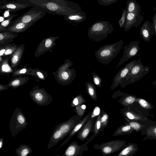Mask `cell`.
I'll use <instances>...</instances> for the list:
<instances>
[{"label": "cell", "instance_id": "cell-15", "mask_svg": "<svg viewBox=\"0 0 156 156\" xmlns=\"http://www.w3.org/2000/svg\"><path fill=\"white\" fill-rule=\"evenodd\" d=\"M136 60H134L130 62L121 69L115 76L111 86V89L113 90L120 85L121 83L126 77L127 73L135 65Z\"/></svg>", "mask_w": 156, "mask_h": 156}, {"label": "cell", "instance_id": "cell-12", "mask_svg": "<svg viewBox=\"0 0 156 156\" xmlns=\"http://www.w3.org/2000/svg\"><path fill=\"white\" fill-rule=\"evenodd\" d=\"M139 43L140 41H132L129 44L123 47V53L122 56L116 68H118L124 62L137 54L140 49Z\"/></svg>", "mask_w": 156, "mask_h": 156}, {"label": "cell", "instance_id": "cell-46", "mask_svg": "<svg viewBox=\"0 0 156 156\" xmlns=\"http://www.w3.org/2000/svg\"><path fill=\"white\" fill-rule=\"evenodd\" d=\"M101 110L100 107L98 106L95 107L94 109L92 112L91 115V118H94L97 117L99 115L101 112Z\"/></svg>", "mask_w": 156, "mask_h": 156}, {"label": "cell", "instance_id": "cell-16", "mask_svg": "<svg viewBox=\"0 0 156 156\" xmlns=\"http://www.w3.org/2000/svg\"><path fill=\"white\" fill-rule=\"evenodd\" d=\"M31 7V6L30 5L18 2L16 0L8 1L7 0H1L0 1V10H7L12 12Z\"/></svg>", "mask_w": 156, "mask_h": 156}, {"label": "cell", "instance_id": "cell-21", "mask_svg": "<svg viewBox=\"0 0 156 156\" xmlns=\"http://www.w3.org/2000/svg\"><path fill=\"white\" fill-rule=\"evenodd\" d=\"M92 111L90 112L88 114L82 118L81 120L73 129L69 134L68 137L59 146L56 151L67 143L71 138L82 127L85 123L91 118V116Z\"/></svg>", "mask_w": 156, "mask_h": 156}, {"label": "cell", "instance_id": "cell-41", "mask_svg": "<svg viewBox=\"0 0 156 156\" xmlns=\"http://www.w3.org/2000/svg\"><path fill=\"white\" fill-rule=\"evenodd\" d=\"M18 46L14 43H11L10 46L5 51L2 56L11 55L17 50Z\"/></svg>", "mask_w": 156, "mask_h": 156}, {"label": "cell", "instance_id": "cell-2", "mask_svg": "<svg viewBox=\"0 0 156 156\" xmlns=\"http://www.w3.org/2000/svg\"><path fill=\"white\" fill-rule=\"evenodd\" d=\"M122 40L104 45L96 50L95 56L99 62L105 65L109 64L119 53L123 45Z\"/></svg>", "mask_w": 156, "mask_h": 156}, {"label": "cell", "instance_id": "cell-8", "mask_svg": "<svg viewBox=\"0 0 156 156\" xmlns=\"http://www.w3.org/2000/svg\"><path fill=\"white\" fill-rule=\"evenodd\" d=\"M124 140H115L103 143L100 144H95L93 148L101 151L103 156L108 155L121 150L126 144Z\"/></svg>", "mask_w": 156, "mask_h": 156}, {"label": "cell", "instance_id": "cell-18", "mask_svg": "<svg viewBox=\"0 0 156 156\" xmlns=\"http://www.w3.org/2000/svg\"><path fill=\"white\" fill-rule=\"evenodd\" d=\"M97 117L91 118L78 132L77 138L81 141L86 139L89 134L93 132L95 120Z\"/></svg>", "mask_w": 156, "mask_h": 156}, {"label": "cell", "instance_id": "cell-34", "mask_svg": "<svg viewBox=\"0 0 156 156\" xmlns=\"http://www.w3.org/2000/svg\"><path fill=\"white\" fill-rule=\"evenodd\" d=\"M85 85L88 95L93 100L96 101L97 95L96 88L94 84L90 82H88L85 83Z\"/></svg>", "mask_w": 156, "mask_h": 156}, {"label": "cell", "instance_id": "cell-35", "mask_svg": "<svg viewBox=\"0 0 156 156\" xmlns=\"http://www.w3.org/2000/svg\"><path fill=\"white\" fill-rule=\"evenodd\" d=\"M32 69L24 66L19 69L17 67L15 68L12 73V77H14L16 76H23L28 75Z\"/></svg>", "mask_w": 156, "mask_h": 156}, {"label": "cell", "instance_id": "cell-40", "mask_svg": "<svg viewBox=\"0 0 156 156\" xmlns=\"http://www.w3.org/2000/svg\"><path fill=\"white\" fill-rule=\"evenodd\" d=\"M101 114L98 115L95 120L94 127L93 131V135L95 137L100 132L101 127V124L100 121Z\"/></svg>", "mask_w": 156, "mask_h": 156}, {"label": "cell", "instance_id": "cell-17", "mask_svg": "<svg viewBox=\"0 0 156 156\" xmlns=\"http://www.w3.org/2000/svg\"><path fill=\"white\" fill-rule=\"evenodd\" d=\"M113 98L120 97L118 102L124 107L133 105L136 103L137 96L133 94L124 93L120 90L115 92L112 97Z\"/></svg>", "mask_w": 156, "mask_h": 156}, {"label": "cell", "instance_id": "cell-55", "mask_svg": "<svg viewBox=\"0 0 156 156\" xmlns=\"http://www.w3.org/2000/svg\"><path fill=\"white\" fill-rule=\"evenodd\" d=\"M146 0V1H147V0Z\"/></svg>", "mask_w": 156, "mask_h": 156}, {"label": "cell", "instance_id": "cell-30", "mask_svg": "<svg viewBox=\"0 0 156 156\" xmlns=\"http://www.w3.org/2000/svg\"><path fill=\"white\" fill-rule=\"evenodd\" d=\"M64 19L70 23H79L83 22L87 18L86 14H76L64 16Z\"/></svg>", "mask_w": 156, "mask_h": 156}, {"label": "cell", "instance_id": "cell-51", "mask_svg": "<svg viewBox=\"0 0 156 156\" xmlns=\"http://www.w3.org/2000/svg\"><path fill=\"white\" fill-rule=\"evenodd\" d=\"M9 11L8 10V11L5 12L4 14V16L5 17H8V16L9 14Z\"/></svg>", "mask_w": 156, "mask_h": 156}, {"label": "cell", "instance_id": "cell-4", "mask_svg": "<svg viewBox=\"0 0 156 156\" xmlns=\"http://www.w3.org/2000/svg\"><path fill=\"white\" fill-rule=\"evenodd\" d=\"M73 64L69 59H66L56 71L53 72L52 74L58 83L65 86L74 80L76 77L75 70L73 68H70Z\"/></svg>", "mask_w": 156, "mask_h": 156}, {"label": "cell", "instance_id": "cell-24", "mask_svg": "<svg viewBox=\"0 0 156 156\" xmlns=\"http://www.w3.org/2000/svg\"><path fill=\"white\" fill-rule=\"evenodd\" d=\"M18 35L16 33L8 30L0 31V47L11 44Z\"/></svg>", "mask_w": 156, "mask_h": 156}, {"label": "cell", "instance_id": "cell-1", "mask_svg": "<svg viewBox=\"0 0 156 156\" xmlns=\"http://www.w3.org/2000/svg\"><path fill=\"white\" fill-rule=\"evenodd\" d=\"M42 9L46 13L64 16L71 14H86L78 4L67 0H16Z\"/></svg>", "mask_w": 156, "mask_h": 156}, {"label": "cell", "instance_id": "cell-50", "mask_svg": "<svg viewBox=\"0 0 156 156\" xmlns=\"http://www.w3.org/2000/svg\"><path fill=\"white\" fill-rule=\"evenodd\" d=\"M3 138H0V149L3 147Z\"/></svg>", "mask_w": 156, "mask_h": 156}, {"label": "cell", "instance_id": "cell-14", "mask_svg": "<svg viewBox=\"0 0 156 156\" xmlns=\"http://www.w3.org/2000/svg\"><path fill=\"white\" fill-rule=\"evenodd\" d=\"M140 12L126 13V18L123 26L124 30L127 32L132 27H136L141 23L144 19Z\"/></svg>", "mask_w": 156, "mask_h": 156}, {"label": "cell", "instance_id": "cell-47", "mask_svg": "<svg viewBox=\"0 0 156 156\" xmlns=\"http://www.w3.org/2000/svg\"><path fill=\"white\" fill-rule=\"evenodd\" d=\"M11 44V43L3 47H0V56H3L5 51L10 46Z\"/></svg>", "mask_w": 156, "mask_h": 156}, {"label": "cell", "instance_id": "cell-5", "mask_svg": "<svg viewBox=\"0 0 156 156\" xmlns=\"http://www.w3.org/2000/svg\"><path fill=\"white\" fill-rule=\"evenodd\" d=\"M150 68L143 64L141 59L136 60L135 65L132 68L122 81L120 85L122 88L141 79L150 71Z\"/></svg>", "mask_w": 156, "mask_h": 156}, {"label": "cell", "instance_id": "cell-13", "mask_svg": "<svg viewBox=\"0 0 156 156\" xmlns=\"http://www.w3.org/2000/svg\"><path fill=\"white\" fill-rule=\"evenodd\" d=\"M58 36H49L42 40L40 42L34 53V55L38 57L57 45L55 41L59 38Z\"/></svg>", "mask_w": 156, "mask_h": 156}, {"label": "cell", "instance_id": "cell-42", "mask_svg": "<svg viewBox=\"0 0 156 156\" xmlns=\"http://www.w3.org/2000/svg\"><path fill=\"white\" fill-rule=\"evenodd\" d=\"M86 108V106L85 104H81L75 107L74 111L79 115L83 116L85 112Z\"/></svg>", "mask_w": 156, "mask_h": 156}, {"label": "cell", "instance_id": "cell-22", "mask_svg": "<svg viewBox=\"0 0 156 156\" xmlns=\"http://www.w3.org/2000/svg\"><path fill=\"white\" fill-rule=\"evenodd\" d=\"M140 31L141 37L145 41L148 43L149 42L152 37L154 34L153 26L148 20L144 23Z\"/></svg>", "mask_w": 156, "mask_h": 156}, {"label": "cell", "instance_id": "cell-37", "mask_svg": "<svg viewBox=\"0 0 156 156\" xmlns=\"http://www.w3.org/2000/svg\"><path fill=\"white\" fill-rule=\"evenodd\" d=\"M136 103H137L141 108L146 110H151L154 108V106L150 103L140 97H137Z\"/></svg>", "mask_w": 156, "mask_h": 156}, {"label": "cell", "instance_id": "cell-39", "mask_svg": "<svg viewBox=\"0 0 156 156\" xmlns=\"http://www.w3.org/2000/svg\"><path fill=\"white\" fill-rule=\"evenodd\" d=\"M18 14H12L8 16L7 18L3 21L1 22L0 25V31L4 30L7 27L12 21V20L18 16Z\"/></svg>", "mask_w": 156, "mask_h": 156}, {"label": "cell", "instance_id": "cell-25", "mask_svg": "<svg viewBox=\"0 0 156 156\" xmlns=\"http://www.w3.org/2000/svg\"><path fill=\"white\" fill-rule=\"evenodd\" d=\"M139 149L136 144L129 143L125 145L117 156H133Z\"/></svg>", "mask_w": 156, "mask_h": 156}, {"label": "cell", "instance_id": "cell-43", "mask_svg": "<svg viewBox=\"0 0 156 156\" xmlns=\"http://www.w3.org/2000/svg\"><path fill=\"white\" fill-rule=\"evenodd\" d=\"M92 74L94 83L98 87H101L102 81L101 78L94 71L93 72Z\"/></svg>", "mask_w": 156, "mask_h": 156}, {"label": "cell", "instance_id": "cell-27", "mask_svg": "<svg viewBox=\"0 0 156 156\" xmlns=\"http://www.w3.org/2000/svg\"><path fill=\"white\" fill-rule=\"evenodd\" d=\"M28 75L31 76L35 78L36 81L45 80L48 76L47 71H43L38 68L32 69Z\"/></svg>", "mask_w": 156, "mask_h": 156}, {"label": "cell", "instance_id": "cell-3", "mask_svg": "<svg viewBox=\"0 0 156 156\" xmlns=\"http://www.w3.org/2000/svg\"><path fill=\"white\" fill-rule=\"evenodd\" d=\"M114 30L112 24L106 21H98L88 29V36L93 41L98 42L106 39Z\"/></svg>", "mask_w": 156, "mask_h": 156}, {"label": "cell", "instance_id": "cell-19", "mask_svg": "<svg viewBox=\"0 0 156 156\" xmlns=\"http://www.w3.org/2000/svg\"><path fill=\"white\" fill-rule=\"evenodd\" d=\"M146 126L141 132L142 136H145L142 140H156V122L151 121L146 122Z\"/></svg>", "mask_w": 156, "mask_h": 156}, {"label": "cell", "instance_id": "cell-31", "mask_svg": "<svg viewBox=\"0 0 156 156\" xmlns=\"http://www.w3.org/2000/svg\"><path fill=\"white\" fill-rule=\"evenodd\" d=\"M134 131L136 133L141 132L146 126L145 123L147 122H141L134 120H130L127 119H125Z\"/></svg>", "mask_w": 156, "mask_h": 156}, {"label": "cell", "instance_id": "cell-10", "mask_svg": "<svg viewBox=\"0 0 156 156\" xmlns=\"http://www.w3.org/2000/svg\"><path fill=\"white\" fill-rule=\"evenodd\" d=\"M94 137L92 135L85 143L80 145H78L76 141L72 142L66 149L62 156H82L88 149L87 144Z\"/></svg>", "mask_w": 156, "mask_h": 156}, {"label": "cell", "instance_id": "cell-9", "mask_svg": "<svg viewBox=\"0 0 156 156\" xmlns=\"http://www.w3.org/2000/svg\"><path fill=\"white\" fill-rule=\"evenodd\" d=\"M46 12L42 9L32 7L27 12L15 19L25 23H35L44 17Z\"/></svg>", "mask_w": 156, "mask_h": 156}, {"label": "cell", "instance_id": "cell-38", "mask_svg": "<svg viewBox=\"0 0 156 156\" xmlns=\"http://www.w3.org/2000/svg\"><path fill=\"white\" fill-rule=\"evenodd\" d=\"M85 102L83 95L79 94L73 99L70 104V106L72 108H75L79 105L84 104Z\"/></svg>", "mask_w": 156, "mask_h": 156}, {"label": "cell", "instance_id": "cell-26", "mask_svg": "<svg viewBox=\"0 0 156 156\" xmlns=\"http://www.w3.org/2000/svg\"><path fill=\"white\" fill-rule=\"evenodd\" d=\"M134 131L127 122L117 128L112 135L113 136H117L131 134Z\"/></svg>", "mask_w": 156, "mask_h": 156}, {"label": "cell", "instance_id": "cell-54", "mask_svg": "<svg viewBox=\"0 0 156 156\" xmlns=\"http://www.w3.org/2000/svg\"><path fill=\"white\" fill-rule=\"evenodd\" d=\"M2 57V56H0V62H1L4 60Z\"/></svg>", "mask_w": 156, "mask_h": 156}, {"label": "cell", "instance_id": "cell-7", "mask_svg": "<svg viewBox=\"0 0 156 156\" xmlns=\"http://www.w3.org/2000/svg\"><path fill=\"white\" fill-rule=\"evenodd\" d=\"M29 95L34 102L41 106L49 105L53 99L51 95L45 89L40 88L39 85L34 86L29 92Z\"/></svg>", "mask_w": 156, "mask_h": 156}, {"label": "cell", "instance_id": "cell-32", "mask_svg": "<svg viewBox=\"0 0 156 156\" xmlns=\"http://www.w3.org/2000/svg\"><path fill=\"white\" fill-rule=\"evenodd\" d=\"M141 7L136 0H128L126 2V13L141 12Z\"/></svg>", "mask_w": 156, "mask_h": 156}, {"label": "cell", "instance_id": "cell-53", "mask_svg": "<svg viewBox=\"0 0 156 156\" xmlns=\"http://www.w3.org/2000/svg\"><path fill=\"white\" fill-rule=\"evenodd\" d=\"M152 85H155L156 86V80L154 81L151 84Z\"/></svg>", "mask_w": 156, "mask_h": 156}, {"label": "cell", "instance_id": "cell-6", "mask_svg": "<svg viewBox=\"0 0 156 156\" xmlns=\"http://www.w3.org/2000/svg\"><path fill=\"white\" fill-rule=\"evenodd\" d=\"M28 124L23 112L16 107L10 121L9 127L12 136L15 137L22 129H25Z\"/></svg>", "mask_w": 156, "mask_h": 156}, {"label": "cell", "instance_id": "cell-44", "mask_svg": "<svg viewBox=\"0 0 156 156\" xmlns=\"http://www.w3.org/2000/svg\"><path fill=\"white\" fill-rule=\"evenodd\" d=\"M119 0H97L99 5L109 6L116 3Z\"/></svg>", "mask_w": 156, "mask_h": 156}, {"label": "cell", "instance_id": "cell-28", "mask_svg": "<svg viewBox=\"0 0 156 156\" xmlns=\"http://www.w3.org/2000/svg\"><path fill=\"white\" fill-rule=\"evenodd\" d=\"M29 80L28 77L16 76L12 79L8 84L9 87L17 89L27 83Z\"/></svg>", "mask_w": 156, "mask_h": 156}, {"label": "cell", "instance_id": "cell-48", "mask_svg": "<svg viewBox=\"0 0 156 156\" xmlns=\"http://www.w3.org/2000/svg\"><path fill=\"white\" fill-rule=\"evenodd\" d=\"M151 23L153 26L154 30V34L156 37V11L153 17Z\"/></svg>", "mask_w": 156, "mask_h": 156}, {"label": "cell", "instance_id": "cell-23", "mask_svg": "<svg viewBox=\"0 0 156 156\" xmlns=\"http://www.w3.org/2000/svg\"><path fill=\"white\" fill-rule=\"evenodd\" d=\"M25 50V44H21L19 45L16 51L11 55L10 66L14 69L17 67L20 62L23 55Z\"/></svg>", "mask_w": 156, "mask_h": 156}, {"label": "cell", "instance_id": "cell-45", "mask_svg": "<svg viewBox=\"0 0 156 156\" xmlns=\"http://www.w3.org/2000/svg\"><path fill=\"white\" fill-rule=\"evenodd\" d=\"M126 9H124L123 10L122 16L119 21V24L120 28H122L123 27L125 22L126 16Z\"/></svg>", "mask_w": 156, "mask_h": 156}, {"label": "cell", "instance_id": "cell-11", "mask_svg": "<svg viewBox=\"0 0 156 156\" xmlns=\"http://www.w3.org/2000/svg\"><path fill=\"white\" fill-rule=\"evenodd\" d=\"M124 119L141 122H148L151 120L142 113L135 105L124 107L120 110Z\"/></svg>", "mask_w": 156, "mask_h": 156}, {"label": "cell", "instance_id": "cell-49", "mask_svg": "<svg viewBox=\"0 0 156 156\" xmlns=\"http://www.w3.org/2000/svg\"><path fill=\"white\" fill-rule=\"evenodd\" d=\"M8 87V84H0V92L7 90Z\"/></svg>", "mask_w": 156, "mask_h": 156}, {"label": "cell", "instance_id": "cell-20", "mask_svg": "<svg viewBox=\"0 0 156 156\" xmlns=\"http://www.w3.org/2000/svg\"><path fill=\"white\" fill-rule=\"evenodd\" d=\"M33 24L15 20L12 21L9 26L3 30H8L16 33H21L25 31Z\"/></svg>", "mask_w": 156, "mask_h": 156}, {"label": "cell", "instance_id": "cell-36", "mask_svg": "<svg viewBox=\"0 0 156 156\" xmlns=\"http://www.w3.org/2000/svg\"><path fill=\"white\" fill-rule=\"evenodd\" d=\"M100 121L101 127L100 132H103L107 127L109 123V115L104 110H101Z\"/></svg>", "mask_w": 156, "mask_h": 156}, {"label": "cell", "instance_id": "cell-52", "mask_svg": "<svg viewBox=\"0 0 156 156\" xmlns=\"http://www.w3.org/2000/svg\"><path fill=\"white\" fill-rule=\"evenodd\" d=\"M4 18L3 17L1 16L0 17V22H2L4 20Z\"/></svg>", "mask_w": 156, "mask_h": 156}, {"label": "cell", "instance_id": "cell-33", "mask_svg": "<svg viewBox=\"0 0 156 156\" xmlns=\"http://www.w3.org/2000/svg\"><path fill=\"white\" fill-rule=\"evenodd\" d=\"M32 152V149L30 146L21 144L16 149L15 153L18 156H27Z\"/></svg>", "mask_w": 156, "mask_h": 156}, {"label": "cell", "instance_id": "cell-29", "mask_svg": "<svg viewBox=\"0 0 156 156\" xmlns=\"http://www.w3.org/2000/svg\"><path fill=\"white\" fill-rule=\"evenodd\" d=\"M11 59L10 56L8 58L4 59L0 62V75L12 74L14 69L11 68L9 64V61Z\"/></svg>", "mask_w": 156, "mask_h": 156}]
</instances>
